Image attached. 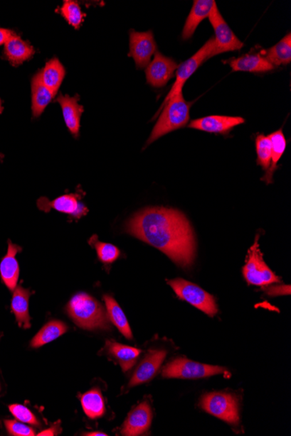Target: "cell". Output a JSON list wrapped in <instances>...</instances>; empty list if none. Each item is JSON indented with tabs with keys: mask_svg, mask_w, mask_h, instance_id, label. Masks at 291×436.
<instances>
[{
	"mask_svg": "<svg viewBox=\"0 0 291 436\" xmlns=\"http://www.w3.org/2000/svg\"><path fill=\"white\" fill-rule=\"evenodd\" d=\"M65 77V69L60 60L53 59L46 63L43 70L41 71V78L42 82L48 89L51 90L54 94H57L60 87L62 81Z\"/></svg>",
	"mask_w": 291,
	"mask_h": 436,
	"instance_id": "603a6c76",
	"label": "cell"
},
{
	"mask_svg": "<svg viewBox=\"0 0 291 436\" xmlns=\"http://www.w3.org/2000/svg\"><path fill=\"white\" fill-rule=\"evenodd\" d=\"M152 410L147 401L134 408L124 423L122 434L126 436H135L144 434L152 422Z\"/></svg>",
	"mask_w": 291,
	"mask_h": 436,
	"instance_id": "4fadbf2b",
	"label": "cell"
},
{
	"mask_svg": "<svg viewBox=\"0 0 291 436\" xmlns=\"http://www.w3.org/2000/svg\"><path fill=\"white\" fill-rule=\"evenodd\" d=\"M215 3L214 0H196V1H194L192 9L190 11L184 30H182L181 37L184 40H189L195 33L201 22L204 21L206 18H208Z\"/></svg>",
	"mask_w": 291,
	"mask_h": 436,
	"instance_id": "e0dca14e",
	"label": "cell"
},
{
	"mask_svg": "<svg viewBox=\"0 0 291 436\" xmlns=\"http://www.w3.org/2000/svg\"><path fill=\"white\" fill-rule=\"evenodd\" d=\"M213 28H214L216 36V50L214 56L218 54L238 51L243 48V43L235 36L231 27L228 26L227 22L221 14L216 3L212 7L211 13L208 16Z\"/></svg>",
	"mask_w": 291,
	"mask_h": 436,
	"instance_id": "9c48e42d",
	"label": "cell"
},
{
	"mask_svg": "<svg viewBox=\"0 0 291 436\" xmlns=\"http://www.w3.org/2000/svg\"><path fill=\"white\" fill-rule=\"evenodd\" d=\"M166 356L165 350H149L132 376L129 387H134L152 379L165 360Z\"/></svg>",
	"mask_w": 291,
	"mask_h": 436,
	"instance_id": "5bb4252c",
	"label": "cell"
},
{
	"mask_svg": "<svg viewBox=\"0 0 291 436\" xmlns=\"http://www.w3.org/2000/svg\"><path fill=\"white\" fill-rule=\"evenodd\" d=\"M166 283L173 288L180 299L193 305L194 307L204 312L211 317L215 316L218 312L214 296L209 295L197 285L181 279V278L169 280Z\"/></svg>",
	"mask_w": 291,
	"mask_h": 436,
	"instance_id": "277c9868",
	"label": "cell"
},
{
	"mask_svg": "<svg viewBox=\"0 0 291 436\" xmlns=\"http://www.w3.org/2000/svg\"><path fill=\"white\" fill-rule=\"evenodd\" d=\"M228 62L234 72H265L273 70L275 67L260 54H248L238 59L234 58Z\"/></svg>",
	"mask_w": 291,
	"mask_h": 436,
	"instance_id": "ac0fdd59",
	"label": "cell"
},
{
	"mask_svg": "<svg viewBox=\"0 0 291 436\" xmlns=\"http://www.w3.org/2000/svg\"><path fill=\"white\" fill-rule=\"evenodd\" d=\"M48 207L78 219L88 213L87 207L83 203L79 202L76 197L72 195L60 196L53 202H49Z\"/></svg>",
	"mask_w": 291,
	"mask_h": 436,
	"instance_id": "484cf974",
	"label": "cell"
},
{
	"mask_svg": "<svg viewBox=\"0 0 291 436\" xmlns=\"http://www.w3.org/2000/svg\"><path fill=\"white\" fill-rule=\"evenodd\" d=\"M56 434H57L56 428L55 427H52V428H50V430H46L45 431L41 432V433L38 434V435H42V436L50 435V436H53V435H55Z\"/></svg>",
	"mask_w": 291,
	"mask_h": 436,
	"instance_id": "8d00e7d4",
	"label": "cell"
},
{
	"mask_svg": "<svg viewBox=\"0 0 291 436\" xmlns=\"http://www.w3.org/2000/svg\"><path fill=\"white\" fill-rule=\"evenodd\" d=\"M67 312L76 325L85 329H107L108 316L102 304L86 293H79L68 304Z\"/></svg>",
	"mask_w": 291,
	"mask_h": 436,
	"instance_id": "7a4b0ae2",
	"label": "cell"
},
{
	"mask_svg": "<svg viewBox=\"0 0 291 436\" xmlns=\"http://www.w3.org/2000/svg\"><path fill=\"white\" fill-rule=\"evenodd\" d=\"M269 138L271 142V161L270 167L268 169L265 178L268 184L273 182L274 172L277 168V162L280 160L283 153H285L287 146L286 138L282 130L270 133Z\"/></svg>",
	"mask_w": 291,
	"mask_h": 436,
	"instance_id": "cb8c5ba5",
	"label": "cell"
},
{
	"mask_svg": "<svg viewBox=\"0 0 291 436\" xmlns=\"http://www.w3.org/2000/svg\"><path fill=\"white\" fill-rule=\"evenodd\" d=\"M190 107L191 103L186 102L182 91L170 99L162 108L160 117L147 140V145L151 144L166 133L187 125L189 121Z\"/></svg>",
	"mask_w": 291,
	"mask_h": 436,
	"instance_id": "3957f363",
	"label": "cell"
},
{
	"mask_svg": "<svg viewBox=\"0 0 291 436\" xmlns=\"http://www.w3.org/2000/svg\"><path fill=\"white\" fill-rule=\"evenodd\" d=\"M274 67L278 65H288L291 61V34L287 36L279 41L273 48L267 50L265 55L263 56Z\"/></svg>",
	"mask_w": 291,
	"mask_h": 436,
	"instance_id": "83f0119b",
	"label": "cell"
},
{
	"mask_svg": "<svg viewBox=\"0 0 291 436\" xmlns=\"http://www.w3.org/2000/svg\"><path fill=\"white\" fill-rule=\"evenodd\" d=\"M31 292L21 285L14 289L11 308L16 317L19 327L30 329L29 299Z\"/></svg>",
	"mask_w": 291,
	"mask_h": 436,
	"instance_id": "d6986e66",
	"label": "cell"
},
{
	"mask_svg": "<svg viewBox=\"0 0 291 436\" xmlns=\"http://www.w3.org/2000/svg\"><path fill=\"white\" fill-rule=\"evenodd\" d=\"M61 13L75 28H79L83 21L84 14L80 6L75 1H65L61 7Z\"/></svg>",
	"mask_w": 291,
	"mask_h": 436,
	"instance_id": "4dcf8cb0",
	"label": "cell"
},
{
	"mask_svg": "<svg viewBox=\"0 0 291 436\" xmlns=\"http://www.w3.org/2000/svg\"><path fill=\"white\" fill-rule=\"evenodd\" d=\"M178 65L171 58L165 57L161 53H155L152 62L147 67V83L154 87H163L173 78Z\"/></svg>",
	"mask_w": 291,
	"mask_h": 436,
	"instance_id": "8fae6325",
	"label": "cell"
},
{
	"mask_svg": "<svg viewBox=\"0 0 291 436\" xmlns=\"http://www.w3.org/2000/svg\"><path fill=\"white\" fill-rule=\"evenodd\" d=\"M78 99H79L78 96L70 97L68 95H60L56 99L63 111L65 125L73 136L79 135L80 117L84 111L83 107L79 105Z\"/></svg>",
	"mask_w": 291,
	"mask_h": 436,
	"instance_id": "2e32d148",
	"label": "cell"
},
{
	"mask_svg": "<svg viewBox=\"0 0 291 436\" xmlns=\"http://www.w3.org/2000/svg\"><path fill=\"white\" fill-rule=\"evenodd\" d=\"M67 331L68 327L64 322L60 321L49 322L35 335L33 341L31 342V347L37 349V347L48 344V343L61 337Z\"/></svg>",
	"mask_w": 291,
	"mask_h": 436,
	"instance_id": "4316f807",
	"label": "cell"
},
{
	"mask_svg": "<svg viewBox=\"0 0 291 436\" xmlns=\"http://www.w3.org/2000/svg\"><path fill=\"white\" fill-rule=\"evenodd\" d=\"M32 94L33 114L34 117H38V116L43 113L46 107L52 102L54 95H55L42 82L41 72L33 77Z\"/></svg>",
	"mask_w": 291,
	"mask_h": 436,
	"instance_id": "7402d4cb",
	"label": "cell"
},
{
	"mask_svg": "<svg viewBox=\"0 0 291 436\" xmlns=\"http://www.w3.org/2000/svg\"><path fill=\"white\" fill-rule=\"evenodd\" d=\"M5 53L11 64L17 67L33 55L34 49L14 34L5 44Z\"/></svg>",
	"mask_w": 291,
	"mask_h": 436,
	"instance_id": "44dd1931",
	"label": "cell"
},
{
	"mask_svg": "<svg viewBox=\"0 0 291 436\" xmlns=\"http://www.w3.org/2000/svg\"><path fill=\"white\" fill-rule=\"evenodd\" d=\"M9 410L11 415L14 416L19 422L23 423L31 424L33 426H40L36 416L33 415V413L23 405L13 404L10 405Z\"/></svg>",
	"mask_w": 291,
	"mask_h": 436,
	"instance_id": "d6a6232c",
	"label": "cell"
},
{
	"mask_svg": "<svg viewBox=\"0 0 291 436\" xmlns=\"http://www.w3.org/2000/svg\"><path fill=\"white\" fill-rule=\"evenodd\" d=\"M154 34L151 31L145 33L130 32V53L137 68L142 69L149 65L151 58L157 52Z\"/></svg>",
	"mask_w": 291,
	"mask_h": 436,
	"instance_id": "30bf717a",
	"label": "cell"
},
{
	"mask_svg": "<svg viewBox=\"0 0 291 436\" xmlns=\"http://www.w3.org/2000/svg\"><path fill=\"white\" fill-rule=\"evenodd\" d=\"M200 405L206 412L225 422L231 424L239 422L238 400L231 393H207L201 398Z\"/></svg>",
	"mask_w": 291,
	"mask_h": 436,
	"instance_id": "ba28073f",
	"label": "cell"
},
{
	"mask_svg": "<svg viewBox=\"0 0 291 436\" xmlns=\"http://www.w3.org/2000/svg\"><path fill=\"white\" fill-rule=\"evenodd\" d=\"M14 33L10 30L0 28V45L6 44V42L14 36Z\"/></svg>",
	"mask_w": 291,
	"mask_h": 436,
	"instance_id": "e575fe53",
	"label": "cell"
},
{
	"mask_svg": "<svg viewBox=\"0 0 291 436\" xmlns=\"http://www.w3.org/2000/svg\"><path fill=\"white\" fill-rule=\"evenodd\" d=\"M258 238L255 239L254 245L248 251L245 266L243 267V276L248 284L255 285H268L281 283V279L271 271L263 261V254L259 249Z\"/></svg>",
	"mask_w": 291,
	"mask_h": 436,
	"instance_id": "8992f818",
	"label": "cell"
},
{
	"mask_svg": "<svg viewBox=\"0 0 291 436\" xmlns=\"http://www.w3.org/2000/svg\"><path fill=\"white\" fill-rule=\"evenodd\" d=\"M6 430L11 435L14 436H33L36 435L32 427L25 425L17 420H5Z\"/></svg>",
	"mask_w": 291,
	"mask_h": 436,
	"instance_id": "836d02e7",
	"label": "cell"
},
{
	"mask_svg": "<svg viewBox=\"0 0 291 436\" xmlns=\"http://www.w3.org/2000/svg\"><path fill=\"white\" fill-rule=\"evenodd\" d=\"M215 50V38H209L199 51L194 54L191 58H189V60L184 61V63H181L179 67H177L176 82L174 83L171 90H170L164 102L162 104L160 111L164 107L166 104L168 103L170 99L182 91L186 81L193 75V73L197 70L198 67H199L204 61L214 57Z\"/></svg>",
	"mask_w": 291,
	"mask_h": 436,
	"instance_id": "5b68a950",
	"label": "cell"
},
{
	"mask_svg": "<svg viewBox=\"0 0 291 436\" xmlns=\"http://www.w3.org/2000/svg\"><path fill=\"white\" fill-rule=\"evenodd\" d=\"M94 246L100 261L103 262L104 264H111L117 260L120 256V250L110 243L95 241Z\"/></svg>",
	"mask_w": 291,
	"mask_h": 436,
	"instance_id": "1f68e13d",
	"label": "cell"
},
{
	"mask_svg": "<svg viewBox=\"0 0 291 436\" xmlns=\"http://www.w3.org/2000/svg\"><path fill=\"white\" fill-rule=\"evenodd\" d=\"M86 435H92V436H97V435H102V436H106L107 435L104 434V433H100V432H94V433H89V434H86Z\"/></svg>",
	"mask_w": 291,
	"mask_h": 436,
	"instance_id": "74e56055",
	"label": "cell"
},
{
	"mask_svg": "<svg viewBox=\"0 0 291 436\" xmlns=\"http://www.w3.org/2000/svg\"><path fill=\"white\" fill-rule=\"evenodd\" d=\"M286 289H289L290 290V285H288V287L287 288L285 287V285L279 288H270V289H268V294L271 295V294H273V293L275 291L273 295H286ZM287 292H288V290H287ZM288 294H290V291L288 292Z\"/></svg>",
	"mask_w": 291,
	"mask_h": 436,
	"instance_id": "d590c367",
	"label": "cell"
},
{
	"mask_svg": "<svg viewBox=\"0 0 291 436\" xmlns=\"http://www.w3.org/2000/svg\"><path fill=\"white\" fill-rule=\"evenodd\" d=\"M104 300L106 303L108 317L110 318L112 322L127 339H131L133 338L129 322H127L122 307L110 295H105Z\"/></svg>",
	"mask_w": 291,
	"mask_h": 436,
	"instance_id": "d4e9b609",
	"label": "cell"
},
{
	"mask_svg": "<svg viewBox=\"0 0 291 436\" xmlns=\"http://www.w3.org/2000/svg\"><path fill=\"white\" fill-rule=\"evenodd\" d=\"M21 250V246L14 244L9 240L6 256L3 258L1 263H0V276H1L3 283L11 291H14V289L17 288L19 266L16 256Z\"/></svg>",
	"mask_w": 291,
	"mask_h": 436,
	"instance_id": "9a60e30c",
	"label": "cell"
},
{
	"mask_svg": "<svg viewBox=\"0 0 291 436\" xmlns=\"http://www.w3.org/2000/svg\"><path fill=\"white\" fill-rule=\"evenodd\" d=\"M127 233L161 250L182 268L191 266L196 256V239L185 215L166 207L139 212L127 224Z\"/></svg>",
	"mask_w": 291,
	"mask_h": 436,
	"instance_id": "6da1fadb",
	"label": "cell"
},
{
	"mask_svg": "<svg viewBox=\"0 0 291 436\" xmlns=\"http://www.w3.org/2000/svg\"><path fill=\"white\" fill-rule=\"evenodd\" d=\"M245 119L231 116L211 115L189 123L190 129L212 133H228L236 126L243 124Z\"/></svg>",
	"mask_w": 291,
	"mask_h": 436,
	"instance_id": "7c38bea8",
	"label": "cell"
},
{
	"mask_svg": "<svg viewBox=\"0 0 291 436\" xmlns=\"http://www.w3.org/2000/svg\"><path fill=\"white\" fill-rule=\"evenodd\" d=\"M226 369L218 366L198 364L185 358H178L166 365L163 369L162 376L166 378H181V379H199V378L223 374Z\"/></svg>",
	"mask_w": 291,
	"mask_h": 436,
	"instance_id": "52a82bcc",
	"label": "cell"
},
{
	"mask_svg": "<svg viewBox=\"0 0 291 436\" xmlns=\"http://www.w3.org/2000/svg\"><path fill=\"white\" fill-rule=\"evenodd\" d=\"M2 110H3V107L1 106V100H0V114H1Z\"/></svg>",
	"mask_w": 291,
	"mask_h": 436,
	"instance_id": "f35d334b",
	"label": "cell"
},
{
	"mask_svg": "<svg viewBox=\"0 0 291 436\" xmlns=\"http://www.w3.org/2000/svg\"><path fill=\"white\" fill-rule=\"evenodd\" d=\"M80 400L83 410L89 418L96 419L104 415V400L99 389H92L84 393Z\"/></svg>",
	"mask_w": 291,
	"mask_h": 436,
	"instance_id": "f1b7e54d",
	"label": "cell"
},
{
	"mask_svg": "<svg viewBox=\"0 0 291 436\" xmlns=\"http://www.w3.org/2000/svg\"><path fill=\"white\" fill-rule=\"evenodd\" d=\"M255 148H257L258 164L267 172L270 167L271 161V142L269 136L259 135L255 141Z\"/></svg>",
	"mask_w": 291,
	"mask_h": 436,
	"instance_id": "f546056e",
	"label": "cell"
},
{
	"mask_svg": "<svg viewBox=\"0 0 291 436\" xmlns=\"http://www.w3.org/2000/svg\"><path fill=\"white\" fill-rule=\"evenodd\" d=\"M106 349L107 352L119 362L124 372L129 371L141 354V350L135 347L120 344L112 341L107 342Z\"/></svg>",
	"mask_w": 291,
	"mask_h": 436,
	"instance_id": "ffe728a7",
	"label": "cell"
}]
</instances>
